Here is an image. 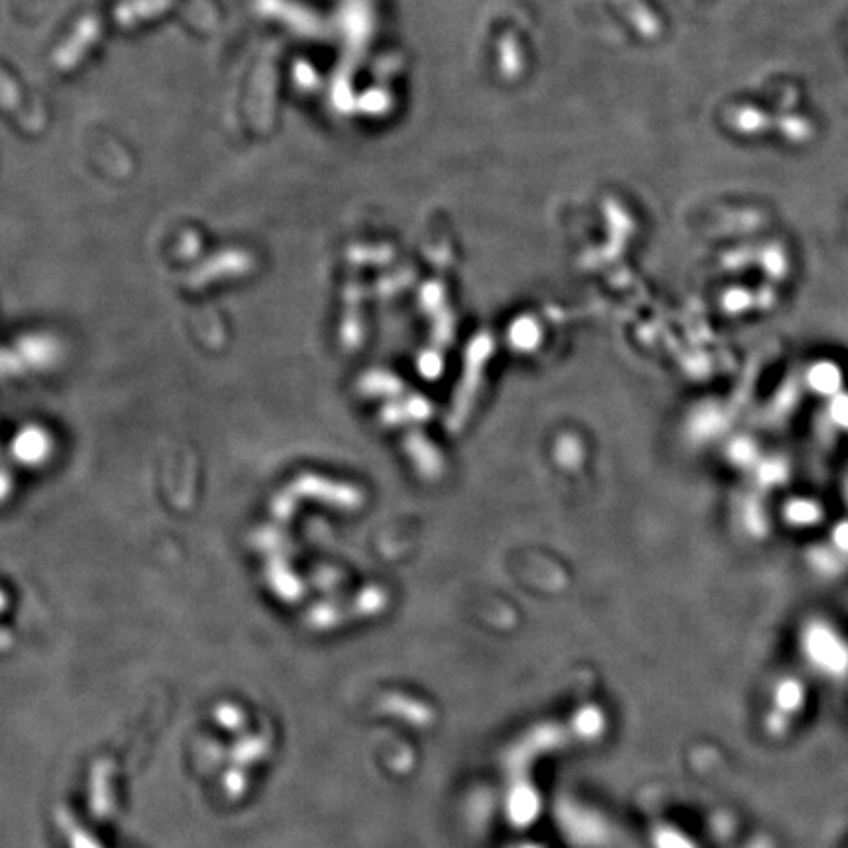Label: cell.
<instances>
[{"label": "cell", "instance_id": "cell-1", "mask_svg": "<svg viewBox=\"0 0 848 848\" xmlns=\"http://www.w3.org/2000/svg\"><path fill=\"white\" fill-rule=\"evenodd\" d=\"M805 650L811 664L823 672L839 676L848 670V644L831 627L811 625L805 635Z\"/></svg>", "mask_w": 848, "mask_h": 848}, {"label": "cell", "instance_id": "cell-2", "mask_svg": "<svg viewBox=\"0 0 848 848\" xmlns=\"http://www.w3.org/2000/svg\"><path fill=\"white\" fill-rule=\"evenodd\" d=\"M805 689L795 682H784L780 688L776 689V697H774V711L770 715V733L778 735L790 729L795 715L803 709V699H805Z\"/></svg>", "mask_w": 848, "mask_h": 848}]
</instances>
